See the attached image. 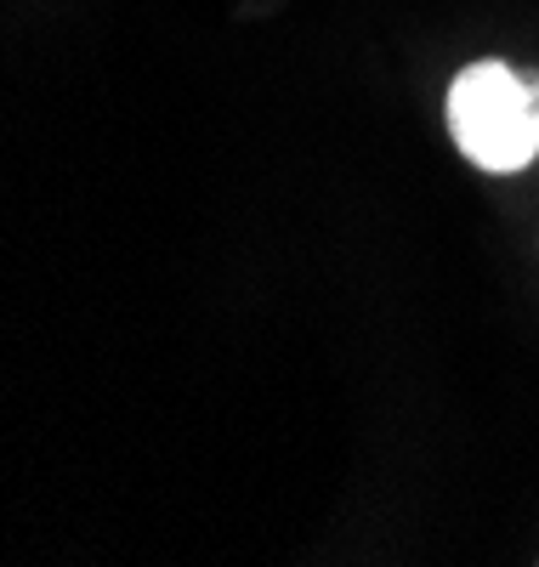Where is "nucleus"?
Instances as JSON below:
<instances>
[{"mask_svg":"<svg viewBox=\"0 0 539 567\" xmlns=\"http://www.w3.org/2000/svg\"><path fill=\"white\" fill-rule=\"evenodd\" d=\"M449 131L477 171H528L539 159V80L500 58L466 63L449 85Z\"/></svg>","mask_w":539,"mask_h":567,"instance_id":"f257e3e1","label":"nucleus"}]
</instances>
